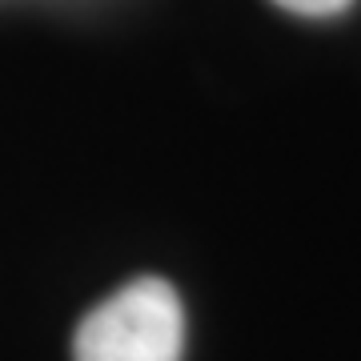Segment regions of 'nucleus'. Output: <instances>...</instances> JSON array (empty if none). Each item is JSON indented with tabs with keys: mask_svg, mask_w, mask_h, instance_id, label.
I'll return each mask as SVG.
<instances>
[{
	"mask_svg": "<svg viewBox=\"0 0 361 361\" xmlns=\"http://www.w3.org/2000/svg\"><path fill=\"white\" fill-rule=\"evenodd\" d=\"M273 4H281L285 13H297V16H337L345 13L353 0H273Z\"/></svg>",
	"mask_w": 361,
	"mask_h": 361,
	"instance_id": "2",
	"label": "nucleus"
},
{
	"mask_svg": "<svg viewBox=\"0 0 361 361\" xmlns=\"http://www.w3.org/2000/svg\"><path fill=\"white\" fill-rule=\"evenodd\" d=\"M185 310L161 277H137L80 322L73 361H180Z\"/></svg>",
	"mask_w": 361,
	"mask_h": 361,
	"instance_id": "1",
	"label": "nucleus"
}]
</instances>
